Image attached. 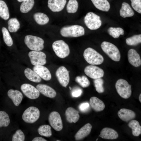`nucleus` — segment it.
<instances>
[{"instance_id": "f257e3e1", "label": "nucleus", "mask_w": 141, "mask_h": 141, "mask_svg": "<svg viewBox=\"0 0 141 141\" xmlns=\"http://www.w3.org/2000/svg\"><path fill=\"white\" fill-rule=\"evenodd\" d=\"M60 33L62 36L65 37H77L84 35L85 30L81 26L73 25L62 27L60 30Z\"/></svg>"}, {"instance_id": "f03ea898", "label": "nucleus", "mask_w": 141, "mask_h": 141, "mask_svg": "<svg viewBox=\"0 0 141 141\" xmlns=\"http://www.w3.org/2000/svg\"><path fill=\"white\" fill-rule=\"evenodd\" d=\"M83 56L86 61L91 65L101 64L104 60L102 56L95 50L90 47L85 50Z\"/></svg>"}, {"instance_id": "7ed1b4c3", "label": "nucleus", "mask_w": 141, "mask_h": 141, "mask_svg": "<svg viewBox=\"0 0 141 141\" xmlns=\"http://www.w3.org/2000/svg\"><path fill=\"white\" fill-rule=\"evenodd\" d=\"M101 47L103 51L112 60L119 61L121 55L118 48L110 42L104 41L101 44Z\"/></svg>"}, {"instance_id": "20e7f679", "label": "nucleus", "mask_w": 141, "mask_h": 141, "mask_svg": "<svg viewBox=\"0 0 141 141\" xmlns=\"http://www.w3.org/2000/svg\"><path fill=\"white\" fill-rule=\"evenodd\" d=\"M24 42L27 46L32 51H40L44 48V40L39 37L27 35L25 37Z\"/></svg>"}, {"instance_id": "39448f33", "label": "nucleus", "mask_w": 141, "mask_h": 141, "mask_svg": "<svg viewBox=\"0 0 141 141\" xmlns=\"http://www.w3.org/2000/svg\"><path fill=\"white\" fill-rule=\"evenodd\" d=\"M131 85L129 84L126 80L120 79L116 81L115 87L117 92L122 98L127 99L131 96L132 93Z\"/></svg>"}, {"instance_id": "423d86ee", "label": "nucleus", "mask_w": 141, "mask_h": 141, "mask_svg": "<svg viewBox=\"0 0 141 141\" xmlns=\"http://www.w3.org/2000/svg\"><path fill=\"white\" fill-rule=\"evenodd\" d=\"M52 47L56 55L59 58H65L70 54V49L68 45L62 40L55 41L52 44Z\"/></svg>"}, {"instance_id": "0eeeda50", "label": "nucleus", "mask_w": 141, "mask_h": 141, "mask_svg": "<svg viewBox=\"0 0 141 141\" xmlns=\"http://www.w3.org/2000/svg\"><path fill=\"white\" fill-rule=\"evenodd\" d=\"M84 22L87 27L91 30L99 28L102 23L100 17L92 12L86 14L84 18Z\"/></svg>"}, {"instance_id": "6e6552de", "label": "nucleus", "mask_w": 141, "mask_h": 141, "mask_svg": "<svg viewBox=\"0 0 141 141\" xmlns=\"http://www.w3.org/2000/svg\"><path fill=\"white\" fill-rule=\"evenodd\" d=\"M40 115V111L37 108L31 106L25 110L22 114V118L25 122L32 124L38 120Z\"/></svg>"}, {"instance_id": "1a4fd4ad", "label": "nucleus", "mask_w": 141, "mask_h": 141, "mask_svg": "<svg viewBox=\"0 0 141 141\" xmlns=\"http://www.w3.org/2000/svg\"><path fill=\"white\" fill-rule=\"evenodd\" d=\"M28 56L31 64L34 66H43L46 63V55L42 52L32 51L29 52Z\"/></svg>"}, {"instance_id": "9d476101", "label": "nucleus", "mask_w": 141, "mask_h": 141, "mask_svg": "<svg viewBox=\"0 0 141 141\" xmlns=\"http://www.w3.org/2000/svg\"><path fill=\"white\" fill-rule=\"evenodd\" d=\"M56 75L60 84L63 86L66 87L70 80L69 72L63 66H61L57 70Z\"/></svg>"}, {"instance_id": "9b49d317", "label": "nucleus", "mask_w": 141, "mask_h": 141, "mask_svg": "<svg viewBox=\"0 0 141 141\" xmlns=\"http://www.w3.org/2000/svg\"><path fill=\"white\" fill-rule=\"evenodd\" d=\"M20 88L24 94L29 99H35L40 95V92L37 89L30 84H24L21 86Z\"/></svg>"}, {"instance_id": "f8f14e48", "label": "nucleus", "mask_w": 141, "mask_h": 141, "mask_svg": "<svg viewBox=\"0 0 141 141\" xmlns=\"http://www.w3.org/2000/svg\"><path fill=\"white\" fill-rule=\"evenodd\" d=\"M49 123L56 131H60L63 128L62 121L60 114L56 111L51 113L48 117Z\"/></svg>"}, {"instance_id": "ddd939ff", "label": "nucleus", "mask_w": 141, "mask_h": 141, "mask_svg": "<svg viewBox=\"0 0 141 141\" xmlns=\"http://www.w3.org/2000/svg\"><path fill=\"white\" fill-rule=\"evenodd\" d=\"M84 72L88 76L93 79L101 78L104 75V72L102 69L93 65L86 66L84 69Z\"/></svg>"}, {"instance_id": "4468645a", "label": "nucleus", "mask_w": 141, "mask_h": 141, "mask_svg": "<svg viewBox=\"0 0 141 141\" xmlns=\"http://www.w3.org/2000/svg\"><path fill=\"white\" fill-rule=\"evenodd\" d=\"M66 0H48V6L49 9L54 12H58L64 8Z\"/></svg>"}, {"instance_id": "2eb2a0df", "label": "nucleus", "mask_w": 141, "mask_h": 141, "mask_svg": "<svg viewBox=\"0 0 141 141\" xmlns=\"http://www.w3.org/2000/svg\"><path fill=\"white\" fill-rule=\"evenodd\" d=\"M128 59L129 62L133 66L138 67L141 65V60L139 54L133 49H130L128 52Z\"/></svg>"}, {"instance_id": "dca6fc26", "label": "nucleus", "mask_w": 141, "mask_h": 141, "mask_svg": "<svg viewBox=\"0 0 141 141\" xmlns=\"http://www.w3.org/2000/svg\"><path fill=\"white\" fill-rule=\"evenodd\" d=\"M118 115L119 118L127 122L134 119L136 114L133 111L126 108H122L118 112Z\"/></svg>"}, {"instance_id": "f3484780", "label": "nucleus", "mask_w": 141, "mask_h": 141, "mask_svg": "<svg viewBox=\"0 0 141 141\" xmlns=\"http://www.w3.org/2000/svg\"><path fill=\"white\" fill-rule=\"evenodd\" d=\"M36 88L40 92L47 97L54 98L56 95L55 90L48 85L44 84H38L36 86Z\"/></svg>"}, {"instance_id": "a211bd4d", "label": "nucleus", "mask_w": 141, "mask_h": 141, "mask_svg": "<svg viewBox=\"0 0 141 141\" xmlns=\"http://www.w3.org/2000/svg\"><path fill=\"white\" fill-rule=\"evenodd\" d=\"M33 70L44 80L48 81L51 79V73L46 67L43 66H34L33 68Z\"/></svg>"}, {"instance_id": "6ab92c4d", "label": "nucleus", "mask_w": 141, "mask_h": 141, "mask_svg": "<svg viewBox=\"0 0 141 141\" xmlns=\"http://www.w3.org/2000/svg\"><path fill=\"white\" fill-rule=\"evenodd\" d=\"M7 95L16 106L20 105L23 98V96L21 92L17 90H9L7 92Z\"/></svg>"}, {"instance_id": "aec40b11", "label": "nucleus", "mask_w": 141, "mask_h": 141, "mask_svg": "<svg viewBox=\"0 0 141 141\" xmlns=\"http://www.w3.org/2000/svg\"><path fill=\"white\" fill-rule=\"evenodd\" d=\"M65 114L67 121L70 123H75L79 119V112L72 107L68 108L65 111Z\"/></svg>"}, {"instance_id": "412c9836", "label": "nucleus", "mask_w": 141, "mask_h": 141, "mask_svg": "<svg viewBox=\"0 0 141 141\" xmlns=\"http://www.w3.org/2000/svg\"><path fill=\"white\" fill-rule=\"evenodd\" d=\"M119 135L114 129L110 128L105 127L101 130L99 136L102 138L108 139H117Z\"/></svg>"}, {"instance_id": "4be33fe9", "label": "nucleus", "mask_w": 141, "mask_h": 141, "mask_svg": "<svg viewBox=\"0 0 141 141\" xmlns=\"http://www.w3.org/2000/svg\"><path fill=\"white\" fill-rule=\"evenodd\" d=\"M92 128V126L89 123L85 125L81 128L76 133L75 138L76 140H79L88 136L90 133Z\"/></svg>"}, {"instance_id": "5701e85b", "label": "nucleus", "mask_w": 141, "mask_h": 141, "mask_svg": "<svg viewBox=\"0 0 141 141\" xmlns=\"http://www.w3.org/2000/svg\"><path fill=\"white\" fill-rule=\"evenodd\" d=\"M89 103L92 108L96 112L102 111L105 108L104 102L96 97H91L90 99Z\"/></svg>"}, {"instance_id": "b1692460", "label": "nucleus", "mask_w": 141, "mask_h": 141, "mask_svg": "<svg viewBox=\"0 0 141 141\" xmlns=\"http://www.w3.org/2000/svg\"><path fill=\"white\" fill-rule=\"evenodd\" d=\"M120 16L123 18L130 17L133 16L134 13L130 5L127 3L123 2L120 10Z\"/></svg>"}, {"instance_id": "393cba45", "label": "nucleus", "mask_w": 141, "mask_h": 141, "mask_svg": "<svg viewBox=\"0 0 141 141\" xmlns=\"http://www.w3.org/2000/svg\"><path fill=\"white\" fill-rule=\"evenodd\" d=\"M95 6L98 9L105 11H108L110 5L107 0H91Z\"/></svg>"}, {"instance_id": "a878e982", "label": "nucleus", "mask_w": 141, "mask_h": 141, "mask_svg": "<svg viewBox=\"0 0 141 141\" xmlns=\"http://www.w3.org/2000/svg\"><path fill=\"white\" fill-rule=\"evenodd\" d=\"M24 73L26 77L32 81L39 83L42 80L41 78L36 72L29 68L25 69Z\"/></svg>"}, {"instance_id": "bb28decb", "label": "nucleus", "mask_w": 141, "mask_h": 141, "mask_svg": "<svg viewBox=\"0 0 141 141\" xmlns=\"http://www.w3.org/2000/svg\"><path fill=\"white\" fill-rule=\"evenodd\" d=\"M128 126L132 130V134L134 136H139L141 134V126L138 121L132 120L128 124Z\"/></svg>"}, {"instance_id": "cd10ccee", "label": "nucleus", "mask_w": 141, "mask_h": 141, "mask_svg": "<svg viewBox=\"0 0 141 141\" xmlns=\"http://www.w3.org/2000/svg\"><path fill=\"white\" fill-rule=\"evenodd\" d=\"M34 18L36 23L40 25H43L47 24L49 21L48 16L44 13L37 12L33 15Z\"/></svg>"}, {"instance_id": "c85d7f7f", "label": "nucleus", "mask_w": 141, "mask_h": 141, "mask_svg": "<svg viewBox=\"0 0 141 141\" xmlns=\"http://www.w3.org/2000/svg\"><path fill=\"white\" fill-rule=\"evenodd\" d=\"M34 4V0H25L21 4L20 10L23 13H26L30 11Z\"/></svg>"}, {"instance_id": "c756f323", "label": "nucleus", "mask_w": 141, "mask_h": 141, "mask_svg": "<svg viewBox=\"0 0 141 141\" xmlns=\"http://www.w3.org/2000/svg\"><path fill=\"white\" fill-rule=\"evenodd\" d=\"M8 114L5 111L0 110V128L7 127L10 123Z\"/></svg>"}, {"instance_id": "7c9ffc66", "label": "nucleus", "mask_w": 141, "mask_h": 141, "mask_svg": "<svg viewBox=\"0 0 141 141\" xmlns=\"http://www.w3.org/2000/svg\"><path fill=\"white\" fill-rule=\"evenodd\" d=\"M0 17L4 20L9 18V13L8 8L6 3L3 1L0 0Z\"/></svg>"}, {"instance_id": "2f4dec72", "label": "nucleus", "mask_w": 141, "mask_h": 141, "mask_svg": "<svg viewBox=\"0 0 141 141\" xmlns=\"http://www.w3.org/2000/svg\"><path fill=\"white\" fill-rule=\"evenodd\" d=\"M38 132L40 135L47 137H51L52 135L51 127L48 125L40 126L38 129Z\"/></svg>"}, {"instance_id": "473e14b6", "label": "nucleus", "mask_w": 141, "mask_h": 141, "mask_svg": "<svg viewBox=\"0 0 141 141\" xmlns=\"http://www.w3.org/2000/svg\"><path fill=\"white\" fill-rule=\"evenodd\" d=\"M8 28L11 32H16L20 27V24L17 19L16 18L10 19L8 22Z\"/></svg>"}, {"instance_id": "72a5a7b5", "label": "nucleus", "mask_w": 141, "mask_h": 141, "mask_svg": "<svg viewBox=\"0 0 141 141\" xmlns=\"http://www.w3.org/2000/svg\"><path fill=\"white\" fill-rule=\"evenodd\" d=\"M109 34L114 38H118L120 35H123L124 31L120 27H110L108 30Z\"/></svg>"}, {"instance_id": "f704fd0d", "label": "nucleus", "mask_w": 141, "mask_h": 141, "mask_svg": "<svg viewBox=\"0 0 141 141\" xmlns=\"http://www.w3.org/2000/svg\"><path fill=\"white\" fill-rule=\"evenodd\" d=\"M78 4L76 0H69L67 5L66 10L68 13H74L77 11Z\"/></svg>"}, {"instance_id": "c9c22d12", "label": "nucleus", "mask_w": 141, "mask_h": 141, "mask_svg": "<svg viewBox=\"0 0 141 141\" xmlns=\"http://www.w3.org/2000/svg\"><path fill=\"white\" fill-rule=\"evenodd\" d=\"M2 32L5 43L8 46H12L13 44V40L7 29L5 27H2Z\"/></svg>"}, {"instance_id": "e433bc0d", "label": "nucleus", "mask_w": 141, "mask_h": 141, "mask_svg": "<svg viewBox=\"0 0 141 141\" xmlns=\"http://www.w3.org/2000/svg\"><path fill=\"white\" fill-rule=\"evenodd\" d=\"M126 42V44L129 45H136L141 42V35H135L127 38Z\"/></svg>"}, {"instance_id": "4c0bfd02", "label": "nucleus", "mask_w": 141, "mask_h": 141, "mask_svg": "<svg viewBox=\"0 0 141 141\" xmlns=\"http://www.w3.org/2000/svg\"><path fill=\"white\" fill-rule=\"evenodd\" d=\"M75 81L83 88L88 87L90 85V82L87 77L84 76H78L75 78Z\"/></svg>"}, {"instance_id": "58836bf2", "label": "nucleus", "mask_w": 141, "mask_h": 141, "mask_svg": "<svg viewBox=\"0 0 141 141\" xmlns=\"http://www.w3.org/2000/svg\"><path fill=\"white\" fill-rule=\"evenodd\" d=\"M94 86L96 90L99 93H102L104 91L103 86L104 81L101 78L94 79L93 81Z\"/></svg>"}, {"instance_id": "ea45409f", "label": "nucleus", "mask_w": 141, "mask_h": 141, "mask_svg": "<svg viewBox=\"0 0 141 141\" xmlns=\"http://www.w3.org/2000/svg\"><path fill=\"white\" fill-rule=\"evenodd\" d=\"M25 136L23 132L20 129L17 130L13 135L12 141H24Z\"/></svg>"}, {"instance_id": "a19ab883", "label": "nucleus", "mask_w": 141, "mask_h": 141, "mask_svg": "<svg viewBox=\"0 0 141 141\" xmlns=\"http://www.w3.org/2000/svg\"><path fill=\"white\" fill-rule=\"evenodd\" d=\"M133 9L138 13H141V0H130Z\"/></svg>"}, {"instance_id": "79ce46f5", "label": "nucleus", "mask_w": 141, "mask_h": 141, "mask_svg": "<svg viewBox=\"0 0 141 141\" xmlns=\"http://www.w3.org/2000/svg\"><path fill=\"white\" fill-rule=\"evenodd\" d=\"M82 93V89L79 87L74 88L72 91L71 95L73 97H77L80 96Z\"/></svg>"}, {"instance_id": "37998d69", "label": "nucleus", "mask_w": 141, "mask_h": 141, "mask_svg": "<svg viewBox=\"0 0 141 141\" xmlns=\"http://www.w3.org/2000/svg\"><path fill=\"white\" fill-rule=\"evenodd\" d=\"M90 106L89 104L87 102L81 103L79 106V109L80 111L85 112L89 109Z\"/></svg>"}, {"instance_id": "c03bdc74", "label": "nucleus", "mask_w": 141, "mask_h": 141, "mask_svg": "<svg viewBox=\"0 0 141 141\" xmlns=\"http://www.w3.org/2000/svg\"><path fill=\"white\" fill-rule=\"evenodd\" d=\"M32 141H46L45 139L41 137H36L34 138L32 140Z\"/></svg>"}, {"instance_id": "a18cd8bd", "label": "nucleus", "mask_w": 141, "mask_h": 141, "mask_svg": "<svg viewBox=\"0 0 141 141\" xmlns=\"http://www.w3.org/2000/svg\"><path fill=\"white\" fill-rule=\"evenodd\" d=\"M139 100L140 102L141 103V93L139 95Z\"/></svg>"}, {"instance_id": "49530a36", "label": "nucleus", "mask_w": 141, "mask_h": 141, "mask_svg": "<svg viewBox=\"0 0 141 141\" xmlns=\"http://www.w3.org/2000/svg\"><path fill=\"white\" fill-rule=\"evenodd\" d=\"M17 0V1H18L19 2H21L25 0Z\"/></svg>"}, {"instance_id": "de8ad7c7", "label": "nucleus", "mask_w": 141, "mask_h": 141, "mask_svg": "<svg viewBox=\"0 0 141 141\" xmlns=\"http://www.w3.org/2000/svg\"><path fill=\"white\" fill-rule=\"evenodd\" d=\"M69 89H70V90H71L72 88H71V87H70L69 86Z\"/></svg>"}, {"instance_id": "09e8293b", "label": "nucleus", "mask_w": 141, "mask_h": 141, "mask_svg": "<svg viewBox=\"0 0 141 141\" xmlns=\"http://www.w3.org/2000/svg\"><path fill=\"white\" fill-rule=\"evenodd\" d=\"M98 138H97V139H96V141H97V140H98Z\"/></svg>"}, {"instance_id": "8fccbe9b", "label": "nucleus", "mask_w": 141, "mask_h": 141, "mask_svg": "<svg viewBox=\"0 0 141 141\" xmlns=\"http://www.w3.org/2000/svg\"><path fill=\"white\" fill-rule=\"evenodd\" d=\"M56 141H60V140H57Z\"/></svg>"}]
</instances>
